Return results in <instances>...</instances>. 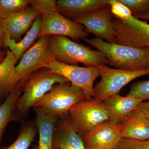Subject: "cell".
I'll use <instances>...</instances> for the list:
<instances>
[{"label": "cell", "mask_w": 149, "mask_h": 149, "mask_svg": "<svg viewBox=\"0 0 149 149\" xmlns=\"http://www.w3.org/2000/svg\"><path fill=\"white\" fill-rule=\"evenodd\" d=\"M83 40L103 54L109 65L116 68L130 71L149 69V48L109 43L97 37Z\"/></svg>", "instance_id": "1"}, {"label": "cell", "mask_w": 149, "mask_h": 149, "mask_svg": "<svg viewBox=\"0 0 149 149\" xmlns=\"http://www.w3.org/2000/svg\"><path fill=\"white\" fill-rule=\"evenodd\" d=\"M49 48L54 59L64 64L77 65L80 63L85 67L109 65V61L100 51L94 50L64 36H51Z\"/></svg>", "instance_id": "2"}, {"label": "cell", "mask_w": 149, "mask_h": 149, "mask_svg": "<svg viewBox=\"0 0 149 149\" xmlns=\"http://www.w3.org/2000/svg\"><path fill=\"white\" fill-rule=\"evenodd\" d=\"M69 82L61 75L44 67L32 72L24 80L23 95L19 97L15 104L14 120L27 113L31 107L50 91L57 83Z\"/></svg>", "instance_id": "3"}, {"label": "cell", "mask_w": 149, "mask_h": 149, "mask_svg": "<svg viewBox=\"0 0 149 149\" xmlns=\"http://www.w3.org/2000/svg\"><path fill=\"white\" fill-rule=\"evenodd\" d=\"M84 100L80 89L69 82H64L54 85L33 107L41 108L60 118L68 115L74 105Z\"/></svg>", "instance_id": "4"}, {"label": "cell", "mask_w": 149, "mask_h": 149, "mask_svg": "<svg viewBox=\"0 0 149 149\" xmlns=\"http://www.w3.org/2000/svg\"><path fill=\"white\" fill-rule=\"evenodd\" d=\"M69 115L72 127L81 137L110 119L103 102L94 98L77 102L70 110Z\"/></svg>", "instance_id": "5"}, {"label": "cell", "mask_w": 149, "mask_h": 149, "mask_svg": "<svg viewBox=\"0 0 149 149\" xmlns=\"http://www.w3.org/2000/svg\"><path fill=\"white\" fill-rule=\"evenodd\" d=\"M45 67L61 75L71 84L80 89L84 94L85 100L94 97V83L95 80L100 76L99 67L70 65L53 58L48 61Z\"/></svg>", "instance_id": "6"}, {"label": "cell", "mask_w": 149, "mask_h": 149, "mask_svg": "<svg viewBox=\"0 0 149 149\" xmlns=\"http://www.w3.org/2000/svg\"><path fill=\"white\" fill-rule=\"evenodd\" d=\"M101 79L94 87V98L103 101L118 95L125 85L138 77L149 74V69L130 71L110 68L106 65L99 66Z\"/></svg>", "instance_id": "7"}, {"label": "cell", "mask_w": 149, "mask_h": 149, "mask_svg": "<svg viewBox=\"0 0 149 149\" xmlns=\"http://www.w3.org/2000/svg\"><path fill=\"white\" fill-rule=\"evenodd\" d=\"M41 15L42 25L38 39L44 36L59 35L76 42L89 36L83 25L63 16L57 9L44 12Z\"/></svg>", "instance_id": "8"}, {"label": "cell", "mask_w": 149, "mask_h": 149, "mask_svg": "<svg viewBox=\"0 0 149 149\" xmlns=\"http://www.w3.org/2000/svg\"><path fill=\"white\" fill-rule=\"evenodd\" d=\"M112 22L115 43L137 49L149 48V24L147 22L132 15L123 21L113 16Z\"/></svg>", "instance_id": "9"}, {"label": "cell", "mask_w": 149, "mask_h": 149, "mask_svg": "<svg viewBox=\"0 0 149 149\" xmlns=\"http://www.w3.org/2000/svg\"><path fill=\"white\" fill-rule=\"evenodd\" d=\"M51 36L40 37L22 56L15 66L20 80H25L32 72L45 67L49 60L54 59L49 48Z\"/></svg>", "instance_id": "10"}, {"label": "cell", "mask_w": 149, "mask_h": 149, "mask_svg": "<svg viewBox=\"0 0 149 149\" xmlns=\"http://www.w3.org/2000/svg\"><path fill=\"white\" fill-rule=\"evenodd\" d=\"M110 7L96 10L76 17L73 21L83 25L88 33L109 43H115V36Z\"/></svg>", "instance_id": "11"}, {"label": "cell", "mask_w": 149, "mask_h": 149, "mask_svg": "<svg viewBox=\"0 0 149 149\" xmlns=\"http://www.w3.org/2000/svg\"><path fill=\"white\" fill-rule=\"evenodd\" d=\"M81 137L86 149H116L122 139L120 123L106 121Z\"/></svg>", "instance_id": "12"}, {"label": "cell", "mask_w": 149, "mask_h": 149, "mask_svg": "<svg viewBox=\"0 0 149 149\" xmlns=\"http://www.w3.org/2000/svg\"><path fill=\"white\" fill-rule=\"evenodd\" d=\"M41 14L30 6L8 18L1 20L4 35L16 40L29 31Z\"/></svg>", "instance_id": "13"}, {"label": "cell", "mask_w": 149, "mask_h": 149, "mask_svg": "<svg viewBox=\"0 0 149 149\" xmlns=\"http://www.w3.org/2000/svg\"><path fill=\"white\" fill-rule=\"evenodd\" d=\"M68 114L59 118L56 123L53 136V148L86 149L82 137L72 127Z\"/></svg>", "instance_id": "14"}, {"label": "cell", "mask_w": 149, "mask_h": 149, "mask_svg": "<svg viewBox=\"0 0 149 149\" xmlns=\"http://www.w3.org/2000/svg\"><path fill=\"white\" fill-rule=\"evenodd\" d=\"M120 132L122 139L149 140V120L136 109L120 123Z\"/></svg>", "instance_id": "15"}, {"label": "cell", "mask_w": 149, "mask_h": 149, "mask_svg": "<svg viewBox=\"0 0 149 149\" xmlns=\"http://www.w3.org/2000/svg\"><path fill=\"white\" fill-rule=\"evenodd\" d=\"M106 109L110 117V121L118 124L131 112L137 108L143 101L132 96L123 97L118 95L111 96L103 101Z\"/></svg>", "instance_id": "16"}, {"label": "cell", "mask_w": 149, "mask_h": 149, "mask_svg": "<svg viewBox=\"0 0 149 149\" xmlns=\"http://www.w3.org/2000/svg\"><path fill=\"white\" fill-rule=\"evenodd\" d=\"M110 7L108 0H58V11L67 18L73 20L96 10Z\"/></svg>", "instance_id": "17"}, {"label": "cell", "mask_w": 149, "mask_h": 149, "mask_svg": "<svg viewBox=\"0 0 149 149\" xmlns=\"http://www.w3.org/2000/svg\"><path fill=\"white\" fill-rule=\"evenodd\" d=\"M36 123L39 133L38 146L35 149H53V136L58 116L38 107H34Z\"/></svg>", "instance_id": "18"}, {"label": "cell", "mask_w": 149, "mask_h": 149, "mask_svg": "<svg viewBox=\"0 0 149 149\" xmlns=\"http://www.w3.org/2000/svg\"><path fill=\"white\" fill-rule=\"evenodd\" d=\"M42 25L41 15L36 19L31 28L24 38L19 42L11 39L6 35H3L4 46L12 53L17 61L21 58L24 53L32 47V44L38 38Z\"/></svg>", "instance_id": "19"}, {"label": "cell", "mask_w": 149, "mask_h": 149, "mask_svg": "<svg viewBox=\"0 0 149 149\" xmlns=\"http://www.w3.org/2000/svg\"><path fill=\"white\" fill-rule=\"evenodd\" d=\"M6 52L5 58L0 63V98H6L20 80L15 70L17 61L8 49Z\"/></svg>", "instance_id": "20"}, {"label": "cell", "mask_w": 149, "mask_h": 149, "mask_svg": "<svg viewBox=\"0 0 149 149\" xmlns=\"http://www.w3.org/2000/svg\"><path fill=\"white\" fill-rule=\"evenodd\" d=\"M24 80H20L5 100L0 105V142L8 124L14 120L15 108L19 97L23 92Z\"/></svg>", "instance_id": "21"}, {"label": "cell", "mask_w": 149, "mask_h": 149, "mask_svg": "<svg viewBox=\"0 0 149 149\" xmlns=\"http://www.w3.org/2000/svg\"><path fill=\"white\" fill-rule=\"evenodd\" d=\"M37 125L30 122L22 125L15 141L8 146L0 147V149H28L34 141L37 131Z\"/></svg>", "instance_id": "22"}, {"label": "cell", "mask_w": 149, "mask_h": 149, "mask_svg": "<svg viewBox=\"0 0 149 149\" xmlns=\"http://www.w3.org/2000/svg\"><path fill=\"white\" fill-rule=\"evenodd\" d=\"M30 0H0V19L8 18L30 6Z\"/></svg>", "instance_id": "23"}, {"label": "cell", "mask_w": 149, "mask_h": 149, "mask_svg": "<svg viewBox=\"0 0 149 149\" xmlns=\"http://www.w3.org/2000/svg\"><path fill=\"white\" fill-rule=\"evenodd\" d=\"M131 11L132 16L137 18L149 12V0H118Z\"/></svg>", "instance_id": "24"}, {"label": "cell", "mask_w": 149, "mask_h": 149, "mask_svg": "<svg viewBox=\"0 0 149 149\" xmlns=\"http://www.w3.org/2000/svg\"><path fill=\"white\" fill-rule=\"evenodd\" d=\"M128 95L141 99L143 101L149 100V80L133 83Z\"/></svg>", "instance_id": "25"}, {"label": "cell", "mask_w": 149, "mask_h": 149, "mask_svg": "<svg viewBox=\"0 0 149 149\" xmlns=\"http://www.w3.org/2000/svg\"><path fill=\"white\" fill-rule=\"evenodd\" d=\"M113 16L120 20H125L132 15L131 11L118 0H108Z\"/></svg>", "instance_id": "26"}, {"label": "cell", "mask_w": 149, "mask_h": 149, "mask_svg": "<svg viewBox=\"0 0 149 149\" xmlns=\"http://www.w3.org/2000/svg\"><path fill=\"white\" fill-rule=\"evenodd\" d=\"M116 149H149V140L122 139Z\"/></svg>", "instance_id": "27"}, {"label": "cell", "mask_w": 149, "mask_h": 149, "mask_svg": "<svg viewBox=\"0 0 149 149\" xmlns=\"http://www.w3.org/2000/svg\"><path fill=\"white\" fill-rule=\"evenodd\" d=\"M30 6L40 14L46 11L57 9L55 0H30Z\"/></svg>", "instance_id": "28"}, {"label": "cell", "mask_w": 149, "mask_h": 149, "mask_svg": "<svg viewBox=\"0 0 149 149\" xmlns=\"http://www.w3.org/2000/svg\"><path fill=\"white\" fill-rule=\"evenodd\" d=\"M137 109L149 120V100L141 102Z\"/></svg>", "instance_id": "29"}, {"label": "cell", "mask_w": 149, "mask_h": 149, "mask_svg": "<svg viewBox=\"0 0 149 149\" xmlns=\"http://www.w3.org/2000/svg\"><path fill=\"white\" fill-rule=\"evenodd\" d=\"M3 32L0 20V51H3V48L4 47L3 43Z\"/></svg>", "instance_id": "30"}, {"label": "cell", "mask_w": 149, "mask_h": 149, "mask_svg": "<svg viewBox=\"0 0 149 149\" xmlns=\"http://www.w3.org/2000/svg\"><path fill=\"white\" fill-rule=\"evenodd\" d=\"M7 52L4 51H0V63L3 61L6 56Z\"/></svg>", "instance_id": "31"}, {"label": "cell", "mask_w": 149, "mask_h": 149, "mask_svg": "<svg viewBox=\"0 0 149 149\" xmlns=\"http://www.w3.org/2000/svg\"><path fill=\"white\" fill-rule=\"evenodd\" d=\"M138 19H146V20H149V12L148 13L142 16H139L137 17Z\"/></svg>", "instance_id": "32"}, {"label": "cell", "mask_w": 149, "mask_h": 149, "mask_svg": "<svg viewBox=\"0 0 149 149\" xmlns=\"http://www.w3.org/2000/svg\"></svg>", "instance_id": "33"}]
</instances>
